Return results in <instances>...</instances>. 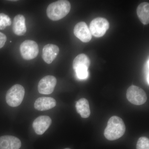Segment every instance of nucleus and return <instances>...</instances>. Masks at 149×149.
<instances>
[{"mask_svg": "<svg viewBox=\"0 0 149 149\" xmlns=\"http://www.w3.org/2000/svg\"><path fill=\"white\" fill-rule=\"evenodd\" d=\"M125 131V125L122 119L118 116H113L108 120L104 135L107 140L114 141L122 137Z\"/></svg>", "mask_w": 149, "mask_h": 149, "instance_id": "obj_1", "label": "nucleus"}, {"mask_svg": "<svg viewBox=\"0 0 149 149\" xmlns=\"http://www.w3.org/2000/svg\"><path fill=\"white\" fill-rule=\"evenodd\" d=\"M71 5L68 1L60 0L49 5L47 14L50 19L57 21L66 16L70 10Z\"/></svg>", "mask_w": 149, "mask_h": 149, "instance_id": "obj_2", "label": "nucleus"}, {"mask_svg": "<svg viewBox=\"0 0 149 149\" xmlns=\"http://www.w3.org/2000/svg\"><path fill=\"white\" fill-rule=\"evenodd\" d=\"M24 93L23 86L19 84L14 85L7 92L6 97L7 103L11 107L18 106L23 101Z\"/></svg>", "mask_w": 149, "mask_h": 149, "instance_id": "obj_3", "label": "nucleus"}, {"mask_svg": "<svg viewBox=\"0 0 149 149\" xmlns=\"http://www.w3.org/2000/svg\"><path fill=\"white\" fill-rule=\"evenodd\" d=\"M126 97L131 103L136 105L143 104L147 100L146 92L142 88L135 85H132L128 88Z\"/></svg>", "mask_w": 149, "mask_h": 149, "instance_id": "obj_4", "label": "nucleus"}, {"mask_svg": "<svg viewBox=\"0 0 149 149\" xmlns=\"http://www.w3.org/2000/svg\"><path fill=\"white\" fill-rule=\"evenodd\" d=\"M20 52L22 58L30 60L35 58L39 54L38 45L35 41L27 40L24 41L20 46Z\"/></svg>", "mask_w": 149, "mask_h": 149, "instance_id": "obj_5", "label": "nucleus"}, {"mask_svg": "<svg viewBox=\"0 0 149 149\" xmlns=\"http://www.w3.org/2000/svg\"><path fill=\"white\" fill-rule=\"evenodd\" d=\"M109 26V22L105 18L97 17L91 22L89 29L92 35L100 37L105 34Z\"/></svg>", "mask_w": 149, "mask_h": 149, "instance_id": "obj_6", "label": "nucleus"}, {"mask_svg": "<svg viewBox=\"0 0 149 149\" xmlns=\"http://www.w3.org/2000/svg\"><path fill=\"white\" fill-rule=\"evenodd\" d=\"M57 80L53 75H47L40 80L38 85V90L40 94L49 95L53 92L56 85Z\"/></svg>", "mask_w": 149, "mask_h": 149, "instance_id": "obj_7", "label": "nucleus"}, {"mask_svg": "<svg viewBox=\"0 0 149 149\" xmlns=\"http://www.w3.org/2000/svg\"><path fill=\"white\" fill-rule=\"evenodd\" d=\"M74 34L83 42H88L92 39V35L90 29L84 22H80L76 24L74 28Z\"/></svg>", "mask_w": 149, "mask_h": 149, "instance_id": "obj_8", "label": "nucleus"}, {"mask_svg": "<svg viewBox=\"0 0 149 149\" xmlns=\"http://www.w3.org/2000/svg\"><path fill=\"white\" fill-rule=\"evenodd\" d=\"M52 122L50 117L47 116H41L34 120L32 126L37 135H42L49 127Z\"/></svg>", "mask_w": 149, "mask_h": 149, "instance_id": "obj_9", "label": "nucleus"}, {"mask_svg": "<svg viewBox=\"0 0 149 149\" xmlns=\"http://www.w3.org/2000/svg\"><path fill=\"white\" fill-rule=\"evenodd\" d=\"M21 142L15 136H4L0 137V149H19Z\"/></svg>", "mask_w": 149, "mask_h": 149, "instance_id": "obj_10", "label": "nucleus"}, {"mask_svg": "<svg viewBox=\"0 0 149 149\" xmlns=\"http://www.w3.org/2000/svg\"><path fill=\"white\" fill-rule=\"evenodd\" d=\"M59 52L58 47L53 44H48L43 48L42 57L47 64H51L58 56Z\"/></svg>", "mask_w": 149, "mask_h": 149, "instance_id": "obj_11", "label": "nucleus"}, {"mask_svg": "<svg viewBox=\"0 0 149 149\" xmlns=\"http://www.w3.org/2000/svg\"><path fill=\"white\" fill-rule=\"evenodd\" d=\"M56 104V100L49 97H41L37 99L34 104L35 109L40 111L48 110L54 107Z\"/></svg>", "mask_w": 149, "mask_h": 149, "instance_id": "obj_12", "label": "nucleus"}, {"mask_svg": "<svg viewBox=\"0 0 149 149\" xmlns=\"http://www.w3.org/2000/svg\"><path fill=\"white\" fill-rule=\"evenodd\" d=\"M13 30L14 34L18 36L24 35L27 31L25 17L22 15H17L13 19Z\"/></svg>", "mask_w": 149, "mask_h": 149, "instance_id": "obj_13", "label": "nucleus"}, {"mask_svg": "<svg viewBox=\"0 0 149 149\" xmlns=\"http://www.w3.org/2000/svg\"><path fill=\"white\" fill-rule=\"evenodd\" d=\"M75 107L78 113L83 118H87L90 116L91 112L89 102L85 98L80 99L76 102Z\"/></svg>", "mask_w": 149, "mask_h": 149, "instance_id": "obj_14", "label": "nucleus"}, {"mask_svg": "<svg viewBox=\"0 0 149 149\" xmlns=\"http://www.w3.org/2000/svg\"><path fill=\"white\" fill-rule=\"evenodd\" d=\"M137 13L140 21L143 24L149 23V3L148 2L141 3L137 9Z\"/></svg>", "mask_w": 149, "mask_h": 149, "instance_id": "obj_15", "label": "nucleus"}, {"mask_svg": "<svg viewBox=\"0 0 149 149\" xmlns=\"http://www.w3.org/2000/svg\"><path fill=\"white\" fill-rule=\"evenodd\" d=\"M91 65V61L88 56L82 54L77 56L73 60L72 67L75 70L78 68L86 67L89 68Z\"/></svg>", "mask_w": 149, "mask_h": 149, "instance_id": "obj_16", "label": "nucleus"}, {"mask_svg": "<svg viewBox=\"0 0 149 149\" xmlns=\"http://www.w3.org/2000/svg\"><path fill=\"white\" fill-rule=\"evenodd\" d=\"M12 21L10 17L5 14L0 13V30H3L10 26Z\"/></svg>", "mask_w": 149, "mask_h": 149, "instance_id": "obj_17", "label": "nucleus"}, {"mask_svg": "<svg viewBox=\"0 0 149 149\" xmlns=\"http://www.w3.org/2000/svg\"><path fill=\"white\" fill-rule=\"evenodd\" d=\"M137 149H149V140L146 137H141L137 143Z\"/></svg>", "mask_w": 149, "mask_h": 149, "instance_id": "obj_18", "label": "nucleus"}, {"mask_svg": "<svg viewBox=\"0 0 149 149\" xmlns=\"http://www.w3.org/2000/svg\"><path fill=\"white\" fill-rule=\"evenodd\" d=\"M88 68H77L75 70L77 77L81 80L86 79L88 77Z\"/></svg>", "mask_w": 149, "mask_h": 149, "instance_id": "obj_19", "label": "nucleus"}, {"mask_svg": "<svg viewBox=\"0 0 149 149\" xmlns=\"http://www.w3.org/2000/svg\"><path fill=\"white\" fill-rule=\"evenodd\" d=\"M7 37L6 35L0 32V49L4 46Z\"/></svg>", "mask_w": 149, "mask_h": 149, "instance_id": "obj_20", "label": "nucleus"}, {"mask_svg": "<svg viewBox=\"0 0 149 149\" xmlns=\"http://www.w3.org/2000/svg\"><path fill=\"white\" fill-rule=\"evenodd\" d=\"M147 79L148 84H149V60H148L147 64Z\"/></svg>", "mask_w": 149, "mask_h": 149, "instance_id": "obj_21", "label": "nucleus"}, {"mask_svg": "<svg viewBox=\"0 0 149 149\" xmlns=\"http://www.w3.org/2000/svg\"><path fill=\"white\" fill-rule=\"evenodd\" d=\"M65 149H69V148H65Z\"/></svg>", "mask_w": 149, "mask_h": 149, "instance_id": "obj_22", "label": "nucleus"}]
</instances>
